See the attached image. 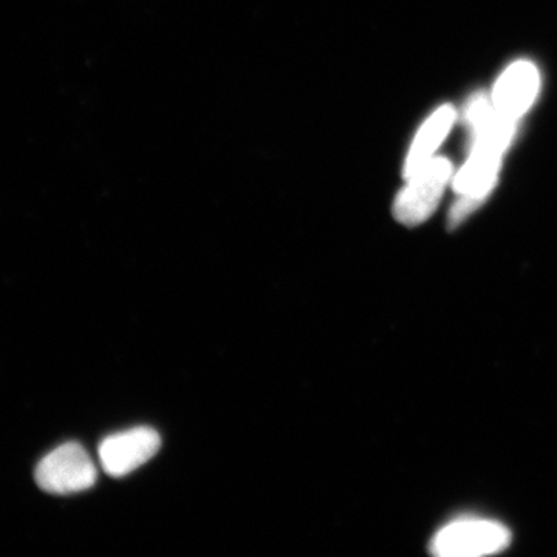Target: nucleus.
<instances>
[{"instance_id": "1", "label": "nucleus", "mask_w": 557, "mask_h": 557, "mask_svg": "<svg viewBox=\"0 0 557 557\" xmlns=\"http://www.w3.org/2000/svg\"><path fill=\"white\" fill-rule=\"evenodd\" d=\"M467 116L472 129V150L468 163L454 178L458 199L450 208V226L460 225L490 196L496 185L502 153L516 131V121L502 115L483 94L469 102Z\"/></svg>"}, {"instance_id": "2", "label": "nucleus", "mask_w": 557, "mask_h": 557, "mask_svg": "<svg viewBox=\"0 0 557 557\" xmlns=\"http://www.w3.org/2000/svg\"><path fill=\"white\" fill-rule=\"evenodd\" d=\"M511 544V531L486 519H458L432 539V555L440 557H479L496 555Z\"/></svg>"}, {"instance_id": "3", "label": "nucleus", "mask_w": 557, "mask_h": 557, "mask_svg": "<svg viewBox=\"0 0 557 557\" xmlns=\"http://www.w3.org/2000/svg\"><path fill=\"white\" fill-rule=\"evenodd\" d=\"M450 175H453V164L449 160H429L420 170L406 178L408 185L395 200V219L408 226L426 222L432 212L437 209Z\"/></svg>"}, {"instance_id": "4", "label": "nucleus", "mask_w": 557, "mask_h": 557, "mask_svg": "<svg viewBox=\"0 0 557 557\" xmlns=\"http://www.w3.org/2000/svg\"><path fill=\"white\" fill-rule=\"evenodd\" d=\"M98 472L89 454L76 443L51 450L36 468V483L46 493H83L97 483Z\"/></svg>"}, {"instance_id": "5", "label": "nucleus", "mask_w": 557, "mask_h": 557, "mask_svg": "<svg viewBox=\"0 0 557 557\" xmlns=\"http://www.w3.org/2000/svg\"><path fill=\"white\" fill-rule=\"evenodd\" d=\"M161 438L152 428H134L102 440L100 461L106 474L124 478L159 453Z\"/></svg>"}, {"instance_id": "6", "label": "nucleus", "mask_w": 557, "mask_h": 557, "mask_svg": "<svg viewBox=\"0 0 557 557\" xmlns=\"http://www.w3.org/2000/svg\"><path fill=\"white\" fill-rule=\"evenodd\" d=\"M539 90V73L531 62L518 61L505 70L494 89V108L518 121L533 104Z\"/></svg>"}, {"instance_id": "7", "label": "nucleus", "mask_w": 557, "mask_h": 557, "mask_svg": "<svg viewBox=\"0 0 557 557\" xmlns=\"http://www.w3.org/2000/svg\"><path fill=\"white\" fill-rule=\"evenodd\" d=\"M454 121H456V110L450 106H443L423 124L418 132L416 141L412 143L408 159H406L405 170H403L405 178L410 177L413 172L432 160L435 150L449 134Z\"/></svg>"}]
</instances>
